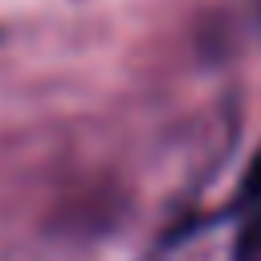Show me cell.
Returning a JSON list of instances; mask_svg holds the SVG:
<instances>
[{
    "instance_id": "6da1fadb",
    "label": "cell",
    "mask_w": 261,
    "mask_h": 261,
    "mask_svg": "<svg viewBox=\"0 0 261 261\" xmlns=\"http://www.w3.org/2000/svg\"><path fill=\"white\" fill-rule=\"evenodd\" d=\"M232 261H261V212H253L241 224L237 245H232Z\"/></svg>"
},
{
    "instance_id": "7a4b0ae2",
    "label": "cell",
    "mask_w": 261,
    "mask_h": 261,
    "mask_svg": "<svg viewBox=\"0 0 261 261\" xmlns=\"http://www.w3.org/2000/svg\"><path fill=\"white\" fill-rule=\"evenodd\" d=\"M257 16H261V0H257Z\"/></svg>"
}]
</instances>
